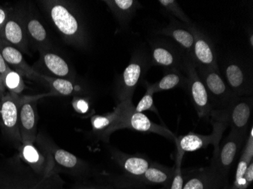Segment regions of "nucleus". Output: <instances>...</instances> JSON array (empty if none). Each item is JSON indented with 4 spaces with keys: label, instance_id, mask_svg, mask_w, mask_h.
Here are the masks:
<instances>
[{
    "label": "nucleus",
    "instance_id": "79ce46f5",
    "mask_svg": "<svg viewBox=\"0 0 253 189\" xmlns=\"http://www.w3.org/2000/svg\"><path fill=\"white\" fill-rule=\"evenodd\" d=\"M1 98H2V96L0 95V105H1Z\"/></svg>",
    "mask_w": 253,
    "mask_h": 189
},
{
    "label": "nucleus",
    "instance_id": "e433bc0d",
    "mask_svg": "<svg viewBox=\"0 0 253 189\" xmlns=\"http://www.w3.org/2000/svg\"><path fill=\"white\" fill-rule=\"evenodd\" d=\"M244 180H246L247 186H250L253 181V160L250 163L247 170L244 175Z\"/></svg>",
    "mask_w": 253,
    "mask_h": 189
},
{
    "label": "nucleus",
    "instance_id": "aec40b11",
    "mask_svg": "<svg viewBox=\"0 0 253 189\" xmlns=\"http://www.w3.org/2000/svg\"><path fill=\"white\" fill-rule=\"evenodd\" d=\"M0 52L10 68L22 76L43 83L42 74L38 73L25 61L22 52L0 38Z\"/></svg>",
    "mask_w": 253,
    "mask_h": 189
},
{
    "label": "nucleus",
    "instance_id": "1a4fd4ad",
    "mask_svg": "<svg viewBox=\"0 0 253 189\" xmlns=\"http://www.w3.org/2000/svg\"><path fill=\"white\" fill-rule=\"evenodd\" d=\"M24 96L5 91L1 98L0 124L2 133L9 140L19 147L21 138L19 131V112Z\"/></svg>",
    "mask_w": 253,
    "mask_h": 189
},
{
    "label": "nucleus",
    "instance_id": "ddd939ff",
    "mask_svg": "<svg viewBox=\"0 0 253 189\" xmlns=\"http://www.w3.org/2000/svg\"><path fill=\"white\" fill-rule=\"evenodd\" d=\"M150 47L149 58L152 66L162 67L166 72L180 71L185 55L177 44L159 39L153 41Z\"/></svg>",
    "mask_w": 253,
    "mask_h": 189
},
{
    "label": "nucleus",
    "instance_id": "72a5a7b5",
    "mask_svg": "<svg viewBox=\"0 0 253 189\" xmlns=\"http://www.w3.org/2000/svg\"><path fill=\"white\" fill-rule=\"evenodd\" d=\"M74 109L78 113L86 115L90 112V104L89 100L85 98H75V100L72 102Z\"/></svg>",
    "mask_w": 253,
    "mask_h": 189
},
{
    "label": "nucleus",
    "instance_id": "9b49d317",
    "mask_svg": "<svg viewBox=\"0 0 253 189\" xmlns=\"http://www.w3.org/2000/svg\"><path fill=\"white\" fill-rule=\"evenodd\" d=\"M111 155L112 160L119 165L124 173L122 177L117 179L116 183L125 187L140 178L152 163L145 156L128 154L116 149L111 150Z\"/></svg>",
    "mask_w": 253,
    "mask_h": 189
},
{
    "label": "nucleus",
    "instance_id": "0eeeda50",
    "mask_svg": "<svg viewBox=\"0 0 253 189\" xmlns=\"http://www.w3.org/2000/svg\"><path fill=\"white\" fill-rule=\"evenodd\" d=\"M119 103L121 105L120 116L114 128V132L119 129H129L142 133H156L171 140L175 141L177 139L174 133L167 128L153 123L143 113L136 112L132 100Z\"/></svg>",
    "mask_w": 253,
    "mask_h": 189
},
{
    "label": "nucleus",
    "instance_id": "c756f323",
    "mask_svg": "<svg viewBox=\"0 0 253 189\" xmlns=\"http://www.w3.org/2000/svg\"><path fill=\"white\" fill-rule=\"evenodd\" d=\"M2 86L5 91L15 95H21L26 89L23 76L12 69L4 77Z\"/></svg>",
    "mask_w": 253,
    "mask_h": 189
},
{
    "label": "nucleus",
    "instance_id": "dca6fc26",
    "mask_svg": "<svg viewBox=\"0 0 253 189\" xmlns=\"http://www.w3.org/2000/svg\"><path fill=\"white\" fill-rule=\"evenodd\" d=\"M224 81L236 96H253V77L242 63L227 62L224 66Z\"/></svg>",
    "mask_w": 253,
    "mask_h": 189
},
{
    "label": "nucleus",
    "instance_id": "412c9836",
    "mask_svg": "<svg viewBox=\"0 0 253 189\" xmlns=\"http://www.w3.org/2000/svg\"><path fill=\"white\" fill-rule=\"evenodd\" d=\"M38 65L42 67L49 76L74 80L75 78L73 70L68 62L60 55L52 52L51 49L40 52Z\"/></svg>",
    "mask_w": 253,
    "mask_h": 189
},
{
    "label": "nucleus",
    "instance_id": "4468645a",
    "mask_svg": "<svg viewBox=\"0 0 253 189\" xmlns=\"http://www.w3.org/2000/svg\"><path fill=\"white\" fill-rule=\"evenodd\" d=\"M0 38L22 53L28 54L29 40L23 23L19 5L9 8L8 19L0 31Z\"/></svg>",
    "mask_w": 253,
    "mask_h": 189
},
{
    "label": "nucleus",
    "instance_id": "2f4dec72",
    "mask_svg": "<svg viewBox=\"0 0 253 189\" xmlns=\"http://www.w3.org/2000/svg\"><path fill=\"white\" fill-rule=\"evenodd\" d=\"M154 94V90L152 87L151 83L146 82V94L137 104L136 107H134V110L139 113H143L146 111H151L158 114L159 113H158L157 109L155 107L154 102H153V95Z\"/></svg>",
    "mask_w": 253,
    "mask_h": 189
},
{
    "label": "nucleus",
    "instance_id": "b1692460",
    "mask_svg": "<svg viewBox=\"0 0 253 189\" xmlns=\"http://www.w3.org/2000/svg\"><path fill=\"white\" fill-rule=\"evenodd\" d=\"M158 34L169 37L173 39L185 55L190 56L193 52L194 37L190 27L180 25V23L172 21L166 28L158 31Z\"/></svg>",
    "mask_w": 253,
    "mask_h": 189
},
{
    "label": "nucleus",
    "instance_id": "c85d7f7f",
    "mask_svg": "<svg viewBox=\"0 0 253 189\" xmlns=\"http://www.w3.org/2000/svg\"><path fill=\"white\" fill-rule=\"evenodd\" d=\"M253 160V127L251 126L250 135L247 139L245 146L242 154L237 164V171H236L235 180L234 183L239 181L244 178V173L247 170L250 163Z\"/></svg>",
    "mask_w": 253,
    "mask_h": 189
},
{
    "label": "nucleus",
    "instance_id": "58836bf2",
    "mask_svg": "<svg viewBox=\"0 0 253 189\" xmlns=\"http://www.w3.org/2000/svg\"><path fill=\"white\" fill-rule=\"evenodd\" d=\"M250 46H251L252 48H253V34H251V35H250Z\"/></svg>",
    "mask_w": 253,
    "mask_h": 189
},
{
    "label": "nucleus",
    "instance_id": "f704fd0d",
    "mask_svg": "<svg viewBox=\"0 0 253 189\" xmlns=\"http://www.w3.org/2000/svg\"><path fill=\"white\" fill-rule=\"evenodd\" d=\"M71 189H116L108 185L100 184V183H88V182L81 180L76 183Z\"/></svg>",
    "mask_w": 253,
    "mask_h": 189
},
{
    "label": "nucleus",
    "instance_id": "5701e85b",
    "mask_svg": "<svg viewBox=\"0 0 253 189\" xmlns=\"http://www.w3.org/2000/svg\"><path fill=\"white\" fill-rule=\"evenodd\" d=\"M174 172V167H168L152 161L146 172L129 186H163L164 188H169Z\"/></svg>",
    "mask_w": 253,
    "mask_h": 189
},
{
    "label": "nucleus",
    "instance_id": "6e6552de",
    "mask_svg": "<svg viewBox=\"0 0 253 189\" xmlns=\"http://www.w3.org/2000/svg\"><path fill=\"white\" fill-rule=\"evenodd\" d=\"M187 79V89L190 94L193 106L199 117L204 120L210 119L211 109L206 88L199 76L197 68L189 55H184L181 69Z\"/></svg>",
    "mask_w": 253,
    "mask_h": 189
},
{
    "label": "nucleus",
    "instance_id": "a211bd4d",
    "mask_svg": "<svg viewBox=\"0 0 253 189\" xmlns=\"http://www.w3.org/2000/svg\"><path fill=\"white\" fill-rule=\"evenodd\" d=\"M194 37L193 52L190 58L195 66L218 67L215 49L211 39L193 24L190 26Z\"/></svg>",
    "mask_w": 253,
    "mask_h": 189
},
{
    "label": "nucleus",
    "instance_id": "a878e982",
    "mask_svg": "<svg viewBox=\"0 0 253 189\" xmlns=\"http://www.w3.org/2000/svg\"><path fill=\"white\" fill-rule=\"evenodd\" d=\"M104 2L122 25H126L141 6L140 2L134 0H106Z\"/></svg>",
    "mask_w": 253,
    "mask_h": 189
},
{
    "label": "nucleus",
    "instance_id": "2eb2a0df",
    "mask_svg": "<svg viewBox=\"0 0 253 189\" xmlns=\"http://www.w3.org/2000/svg\"><path fill=\"white\" fill-rule=\"evenodd\" d=\"M47 95L40 96H24V101L21 103L19 112V131L21 143H35L38 136V101Z\"/></svg>",
    "mask_w": 253,
    "mask_h": 189
},
{
    "label": "nucleus",
    "instance_id": "37998d69",
    "mask_svg": "<svg viewBox=\"0 0 253 189\" xmlns=\"http://www.w3.org/2000/svg\"></svg>",
    "mask_w": 253,
    "mask_h": 189
},
{
    "label": "nucleus",
    "instance_id": "f257e3e1",
    "mask_svg": "<svg viewBox=\"0 0 253 189\" xmlns=\"http://www.w3.org/2000/svg\"><path fill=\"white\" fill-rule=\"evenodd\" d=\"M41 2L64 40L78 48H84L87 44L84 25L69 2L47 0Z\"/></svg>",
    "mask_w": 253,
    "mask_h": 189
},
{
    "label": "nucleus",
    "instance_id": "20e7f679",
    "mask_svg": "<svg viewBox=\"0 0 253 189\" xmlns=\"http://www.w3.org/2000/svg\"><path fill=\"white\" fill-rule=\"evenodd\" d=\"M29 169L21 167L0 174V189H65V182L58 173L42 177Z\"/></svg>",
    "mask_w": 253,
    "mask_h": 189
},
{
    "label": "nucleus",
    "instance_id": "f8f14e48",
    "mask_svg": "<svg viewBox=\"0 0 253 189\" xmlns=\"http://www.w3.org/2000/svg\"><path fill=\"white\" fill-rule=\"evenodd\" d=\"M19 5L29 43L39 52L50 49L49 35L35 8L31 3L19 4Z\"/></svg>",
    "mask_w": 253,
    "mask_h": 189
},
{
    "label": "nucleus",
    "instance_id": "c9c22d12",
    "mask_svg": "<svg viewBox=\"0 0 253 189\" xmlns=\"http://www.w3.org/2000/svg\"><path fill=\"white\" fill-rule=\"evenodd\" d=\"M11 68L8 66V64L5 62L2 54L0 52V83L2 86V81H3L4 77L7 75L8 72L11 71ZM3 87V86H2ZM4 88V87H3Z\"/></svg>",
    "mask_w": 253,
    "mask_h": 189
},
{
    "label": "nucleus",
    "instance_id": "7ed1b4c3",
    "mask_svg": "<svg viewBox=\"0 0 253 189\" xmlns=\"http://www.w3.org/2000/svg\"><path fill=\"white\" fill-rule=\"evenodd\" d=\"M210 118L213 126L212 133L206 136L190 133L177 138L174 141L177 146V151L183 153L196 151L200 149H206L210 145H213L214 147L213 155H215L219 149V143L223 133L228 126V121L224 110L211 111Z\"/></svg>",
    "mask_w": 253,
    "mask_h": 189
},
{
    "label": "nucleus",
    "instance_id": "ea45409f",
    "mask_svg": "<svg viewBox=\"0 0 253 189\" xmlns=\"http://www.w3.org/2000/svg\"><path fill=\"white\" fill-rule=\"evenodd\" d=\"M5 92V89H4V88L2 87V85H1V83H0V95H1V96H2V94H3Z\"/></svg>",
    "mask_w": 253,
    "mask_h": 189
},
{
    "label": "nucleus",
    "instance_id": "423d86ee",
    "mask_svg": "<svg viewBox=\"0 0 253 189\" xmlns=\"http://www.w3.org/2000/svg\"><path fill=\"white\" fill-rule=\"evenodd\" d=\"M150 58L144 52H136L117 82L116 95L119 102L131 101L136 86L151 67Z\"/></svg>",
    "mask_w": 253,
    "mask_h": 189
},
{
    "label": "nucleus",
    "instance_id": "39448f33",
    "mask_svg": "<svg viewBox=\"0 0 253 189\" xmlns=\"http://www.w3.org/2000/svg\"><path fill=\"white\" fill-rule=\"evenodd\" d=\"M197 72L206 88L212 110H225L237 98L229 89L218 67H197Z\"/></svg>",
    "mask_w": 253,
    "mask_h": 189
},
{
    "label": "nucleus",
    "instance_id": "4be33fe9",
    "mask_svg": "<svg viewBox=\"0 0 253 189\" xmlns=\"http://www.w3.org/2000/svg\"><path fill=\"white\" fill-rule=\"evenodd\" d=\"M185 180L182 189H221L226 186L211 166L189 172Z\"/></svg>",
    "mask_w": 253,
    "mask_h": 189
},
{
    "label": "nucleus",
    "instance_id": "f03ea898",
    "mask_svg": "<svg viewBox=\"0 0 253 189\" xmlns=\"http://www.w3.org/2000/svg\"><path fill=\"white\" fill-rule=\"evenodd\" d=\"M35 144L49 156L53 163L54 170L58 174L65 173L81 181L84 180L92 173V167L87 162L59 147L45 135L38 134Z\"/></svg>",
    "mask_w": 253,
    "mask_h": 189
},
{
    "label": "nucleus",
    "instance_id": "bb28decb",
    "mask_svg": "<svg viewBox=\"0 0 253 189\" xmlns=\"http://www.w3.org/2000/svg\"><path fill=\"white\" fill-rule=\"evenodd\" d=\"M152 87L155 93L175 88L187 89V79L181 71H170L166 72L160 80L152 84Z\"/></svg>",
    "mask_w": 253,
    "mask_h": 189
},
{
    "label": "nucleus",
    "instance_id": "473e14b6",
    "mask_svg": "<svg viewBox=\"0 0 253 189\" xmlns=\"http://www.w3.org/2000/svg\"><path fill=\"white\" fill-rule=\"evenodd\" d=\"M184 153L177 151L176 162L174 165V176L170 185V189H182L183 186V172L181 170L182 160Z\"/></svg>",
    "mask_w": 253,
    "mask_h": 189
},
{
    "label": "nucleus",
    "instance_id": "7c9ffc66",
    "mask_svg": "<svg viewBox=\"0 0 253 189\" xmlns=\"http://www.w3.org/2000/svg\"><path fill=\"white\" fill-rule=\"evenodd\" d=\"M159 3L169 13L175 16L177 19L183 22V25L190 27L193 25L191 20L186 15L185 12L182 10L179 4L175 0H159Z\"/></svg>",
    "mask_w": 253,
    "mask_h": 189
},
{
    "label": "nucleus",
    "instance_id": "393cba45",
    "mask_svg": "<svg viewBox=\"0 0 253 189\" xmlns=\"http://www.w3.org/2000/svg\"><path fill=\"white\" fill-rule=\"evenodd\" d=\"M121 105L119 103L117 107L111 113L91 116V125L93 133L107 141L119 121Z\"/></svg>",
    "mask_w": 253,
    "mask_h": 189
},
{
    "label": "nucleus",
    "instance_id": "a19ab883",
    "mask_svg": "<svg viewBox=\"0 0 253 189\" xmlns=\"http://www.w3.org/2000/svg\"><path fill=\"white\" fill-rule=\"evenodd\" d=\"M221 189H234V188H232V186H225L224 187H223Z\"/></svg>",
    "mask_w": 253,
    "mask_h": 189
},
{
    "label": "nucleus",
    "instance_id": "6ab92c4d",
    "mask_svg": "<svg viewBox=\"0 0 253 189\" xmlns=\"http://www.w3.org/2000/svg\"><path fill=\"white\" fill-rule=\"evenodd\" d=\"M253 105V96L237 97L224 110L228 126H231L232 130L247 136Z\"/></svg>",
    "mask_w": 253,
    "mask_h": 189
},
{
    "label": "nucleus",
    "instance_id": "cd10ccee",
    "mask_svg": "<svg viewBox=\"0 0 253 189\" xmlns=\"http://www.w3.org/2000/svg\"><path fill=\"white\" fill-rule=\"evenodd\" d=\"M44 84L47 85L52 90V95L60 96H71L75 92L80 90V86L75 84L74 80L61 79V78L52 77L47 75H42Z\"/></svg>",
    "mask_w": 253,
    "mask_h": 189
},
{
    "label": "nucleus",
    "instance_id": "9d476101",
    "mask_svg": "<svg viewBox=\"0 0 253 189\" xmlns=\"http://www.w3.org/2000/svg\"><path fill=\"white\" fill-rule=\"evenodd\" d=\"M247 136L240 134L231 129L221 147H219L218 151L215 155H213L211 164L213 170L217 176L227 184V176L230 169L232 167L236 160L240 148L247 139Z\"/></svg>",
    "mask_w": 253,
    "mask_h": 189
},
{
    "label": "nucleus",
    "instance_id": "4c0bfd02",
    "mask_svg": "<svg viewBox=\"0 0 253 189\" xmlns=\"http://www.w3.org/2000/svg\"><path fill=\"white\" fill-rule=\"evenodd\" d=\"M9 15V8L0 5V31L3 28Z\"/></svg>",
    "mask_w": 253,
    "mask_h": 189
},
{
    "label": "nucleus",
    "instance_id": "f3484780",
    "mask_svg": "<svg viewBox=\"0 0 253 189\" xmlns=\"http://www.w3.org/2000/svg\"><path fill=\"white\" fill-rule=\"evenodd\" d=\"M18 150L21 160L35 174L45 177L56 173L49 156L39 149L35 143H22L18 147Z\"/></svg>",
    "mask_w": 253,
    "mask_h": 189
}]
</instances>
